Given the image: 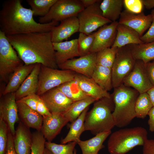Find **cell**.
<instances>
[{
  "mask_svg": "<svg viewBox=\"0 0 154 154\" xmlns=\"http://www.w3.org/2000/svg\"><path fill=\"white\" fill-rule=\"evenodd\" d=\"M123 84L132 88L139 94L147 92L153 86L148 75L145 64L140 60H136L133 68L124 78Z\"/></svg>",
  "mask_w": 154,
  "mask_h": 154,
  "instance_id": "8fae6325",
  "label": "cell"
},
{
  "mask_svg": "<svg viewBox=\"0 0 154 154\" xmlns=\"http://www.w3.org/2000/svg\"><path fill=\"white\" fill-rule=\"evenodd\" d=\"M35 65L24 64L18 68L11 77L3 91V95L15 92L31 73Z\"/></svg>",
  "mask_w": 154,
  "mask_h": 154,
  "instance_id": "d4e9b609",
  "label": "cell"
},
{
  "mask_svg": "<svg viewBox=\"0 0 154 154\" xmlns=\"http://www.w3.org/2000/svg\"><path fill=\"white\" fill-rule=\"evenodd\" d=\"M40 96L51 113L63 114L74 102L57 87L47 91Z\"/></svg>",
  "mask_w": 154,
  "mask_h": 154,
  "instance_id": "5bb4252c",
  "label": "cell"
},
{
  "mask_svg": "<svg viewBox=\"0 0 154 154\" xmlns=\"http://www.w3.org/2000/svg\"><path fill=\"white\" fill-rule=\"evenodd\" d=\"M97 53H91L77 58L72 59L59 64L61 70H68L91 78L96 66Z\"/></svg>",
  "mask_w": 154,
  "mask_h": 154,
  "instance_id": "7c38bea8",
  "label": "cell"
},
{
  "mask_svg": "<svg viewBox=\"0 0 154 154\" xmlns=\"http://www.w3.org/2000/svg\"><path fill=\"white\" fill-rule=\"evenodd\" d=\"M74 79L83 92L96 101L103 98L111 97L108 91L102 88L91 78L76 73Z\"/></svg>",
  "mask_w": 154,
  "mask_h": 154,
  "instance_id": "44dd1931",
  "label": "cell"
},
{
  "mask_svg": "<svg viewBox=\"0 0 154 154\" xmlns=\"http://www.w3.org/2000/svg\"><path fill=\"white\" fill-rule=\"evenodd\" d=\"M102 0L85 8L77 17L79 24V32L89 35L98 29L112 22L103 16L100 7Z\"/></svg>",
  "mask_w": 154,
  "mask_h": 154,
  "instance_id": "30bf717a",
  "label": "cell"
},
{
  "mask_svg": "<svg viewBox=\"0 0 154 154\" xmlns=\"http://www.w3.org/2000/svg\"><path fill=\"white\" fill-rule=\"evenodd\" d=\"M8 40L0 31V80L8 83L13 73L24 64Z\"/></svg>",
  "mask_w": 154,
  "mask_h": 154,
  "instance_id": "8992f818",
  "label": "cell"
},
{
  "mask_svg": "<svg viewBox=\"0 0 154 154\" xmlns=\"http://www.w3.org/2000/svg\"><path fill=\"white\" fill-rule=\"evenodd\" d=\"M79 24L77 16L72 17L61 21L60 23L53 28L51 32L53 42L67 40L72 35L79 32Z\"/></svg>",
  "mask_w": 154,
  "mask_h": 154,
  "instance_id": "ac0fdd59",
  "label": "cell"
},
{
  "mask_svg": "<svg viewBox=\"0 0 154 154\" xmlns=\"http://www.w3.org/2000/svg\"><path fill=\"white\" fill-rule=\"evenodd\" d=\"M116 39L112 47L120 48L129 44L144 43L138 33L128 26L118 23Z\"/></svg>",
  "mask_w": 154,
  "mask_h": 154,
  "instance_id": "7402d4cb",
  "label": "cell"
},
{
  "mask_svg": "<svg viewBox=\"0 0 154 154\" xmlns=\"http://www.w3.org/2000/svg\"><path fill=\"white\" fill-rule=\"evenodd\" d=\"M118 24L117 21L112 22L100 27L96 32L94 41L90 53H97L112 46L116 37Z\"/></svg>",
  "mask_w": 154,
  "mask_h": 154,
  "instance_id": "9a60e30c",
  "label": "cell"
},
{
  "mask_svg": "<svg viewBox=\"0 0 154 154\" xmlns=\"http://www.w3.org/2000/svg\"><path fill=\"white\" fill-rule=\"evenodd\" d=\"M9 129L7 124L0 118V154H5Z\"/></svg>",
  "mask_w": 154,
  "mask_h": 154,
  "instance_id": "f35d334b",
  "label": "cell"
},
{
  "mask_svg": "<svg viewBox=\"0 0 154 154\" xmlns=\"http://www.w3.org/2000/svg\"><path fill=\"white\" fill-rule=\"evenodd\" d=\"M143 146L142 154H154V139H147Z\"/></svg>",
  "mask_w": 154,
  "mask_h": 154,
  "instance_id": "ee69618b",
  "label": "cell"
},
{
  "mask_svg": "<svg viewBox=\"0 0 154 154\" xmlns=\"http://www.w3.org/2000/svg\"><path fill=\"white\" fill-rule=\"evenodd\" d=\"M13 136L14 147L17 154H30L32 134L29 128L20 121Z\"/></svg>",
  "mask_w": 154,
  "mask_h": 154,
  "instance_id": "ffe728a7",
  "label": "cell"
},
{
  "mask_svg": "<svg viewBox=\"0 0 154 154\" xmlns=\"http://www.w3.org/2000/svg\"><path fill=\"white\" fill-rule=\"evenodd\" d=\"M43 154H53L52 152L45 147Z\"/></svg>",
  "mask_w": 154,
  "mask_h": 154,
  "instance_id": "816d5d0a",
  "label": "cell"
},
{
  "mask_svg": "<svg viewBox=\"0 0 154 154\" xmlns=\"http://www.w3.org/2000/svg\"><path fill=\"white\" fill-rule=\"evenodd\" d=\"M123 5L124 0H103L100 7L104 17L112 22L119 19Z\"/></svg>",
  "mask_w": 154,
  "mask_h": 154,
  "instance_id": "4316f807",
  "label": "cell"
},
{
  "mask_svg": "<svg viewBox=\"0 0 154 154\" xmlns=\"http://www.w3.org/2000/svg\"><path fill=\"white\" fill-rule=\"evenodd\" d=\"M88 109L89 107L83 112L74 121L71 123L68 133L61 141L62 144H66L72 141L76 142L77 143L81 140L80 135L85 131L84 121Z\"/></svg>",
  "mask_w": 154,
  "mask_h": 154,
  "instance_id": "83f0119b",
  "label": "cell"
},
{
  "mask_svg": "<svg viewBox=\"0 0 154 154\" xmlns=\"http://www.w3.org/2000/svg\"><path fill=\"white\" fill-rule=\"evenodd\" d=\"M41 64H35L33 70L15 92L16 101L29 94L36 93L38 88V76Z\"/></svg>",
  "mask_w": 154,
  "mask_h": 154,
  "instance_id": "cb8c5ba5",
  "label": "cell"
},
{
  "mask_svg": "<svg viewBox=\"0 0 154 154\" xmlns=\"http://www.w3.org/2000/svg\"><path fill=\"white\" fill-rule=\"evenodd\" d=\"M114 89L111 97L114 104L112 115L115 126L123 127L136 117L135 104L139 94L134 89L123 84Z\"/></svg>",
  "mask_w": 154,
  "mask_h": 154,
  "instance_id": "3957f363",
  "label": "cell"
},
{
  "mask_svg": "<svg viewBox=\"0 0 154 154\" xmlns=\"http://www.w3.org/2000/svg\"><path fill=\"white\" fill-rule=\"evenodd\" d=\"M145 67L149 80L154 86V60L145 64Z\"/></svg>",
  "mask_w": 154,
  "mask_h": 154,
  "instance_id": "bcb514c9",
  "label": "cell"
},
{
  "mask_svg": "<svg viewBox=\"0 0 154 154\" xmlns=\"http://www.w3.org/2000/svg\"><path fill=\"white\" fill-rule=\"evenodd\" d=\"M77 144L74 141L67 144H58L51 142L46 141L45 147L53 154H74V148Z\"/></svg>",
  "mask_w": 154,
  "mask_h": 154,
  "instance_id": "8d00e7d4",
  "label": "cell"
},
{
  "mask_svg": "<svg viewBox=\"0 0 154 154\" xmlns=\"http://www.w3.org/2000/svg\"><path fill=\"white\" fill-rule=\"evenodd\" d=\"M111 133V131L101 132L89 139L80 140L77 144L80 146L82 154H98V152L104 147V142Z\"/></svg>",
  "mask_w": 154,
  "mask_h": 154,
  "instance_id": "484cf974",
  "label": "cell"
},
{
  "mask_svg": "<svg viewBox=\"0 0 154 154\" xmlns=\"http://www.w3.org/2000/svg\"><path fill=\"white\" fill-rule=\"evenodd\" d=\"M136 61L128 45L118 48L112 68L113 88L123 84L124 78L133 68Z\"/></svg>",
  "mask_w": 154,
  "mask_h": 154,
  "instance_id": "ba28073f",
  "label": "cell"
},
{
  "mask_svg": "<svg viewBox=\"0 0 154 154\" xmlns=\"http://www.w3.org/2000/svg\"><path fill=\"white\" fill-rule=\"evenodd\" d=\"M116 154L110 153V154Z\"/></svg>",
  "mask_w": 154,
  "mask_h": 154,
  "instance_id": "db71d44e",
  "label": "cell"
},
{
  "mask_svg": "<svg viewBox=\"0 0 154 154\" xmlns=\"http://www.w3.org/2000/svg\"><path fill=\"white\" fill-rule=\"evenodd\" d=\"M118 48L111 47L97 53L96 65L112 68L114 62Z\"/></svg>",
  "mask_w": 154,
  "mask_h": 154,
  "instance_id": "e575fe53",
  "label": "cell"
},
{
  "mask_svg": "<svg viewBox=\"0 0 154 154\" xmlns=\"http://www.w3.org/2000/svg\"><path fill=\"white\" fill-rule=\"evenodd\" d=\"M0 102V118L7 123L9 130L13 136L15 125L19 119L15 92L4 95Z\"/></svg>",
  "mask_w": 154,
  "mask_h": 154,
  "instance_id": "4fadbf2b",
  "label": "cell"
},
{
  "mask_svg": "<svg viewBox=\"0 0 154 154\" xmlns=\"http://www.w3.org/2000/svg\"><path fill=\"white\" fill-rule=\"evenodd\" d=\"M126 9L135 14L142 12L143 6L142 0H124Z\"/></svg>",
  "mask_w": 154,
  "mask_h": 154,
  "instance_id": "ab89813d",
  "label": "cell"
},
{
  "mask_svg": "<svg viewBox=\"0 0 154 154\" xmlns=\"http://www.w3.org/2000/svg\"><path fill=\"white\" fill-rule=\"evenodd\" d=\"M76 73L41 65L36 94L40 96L47 91L74 79Z\"/></svg>",
  "mask_w": 154,
  "mask_h": 154,
  "instance_id": "52a82bcc",
  "label": "cell"
},
{
  "mask_svg": "<svg viewBox=\"0 0 154 154\" xmlns=\"http://www.w3.org/2000/svg\"><path fill=\"white\" fill-rule=\"evenodd\" d=\"M152 21L147 31L140 37L141 40L144 43L150 42L154 41V9L151 12Z\"/></svg>",
  "mask_w": 154,
  "mask_h": 154,
  "instance_id": "b9f144b4",
  "label": "cell"
},
{
  "mask_svg": "<svg viewBox=\"0 0 154 154\" xmlns=\"http://www.w3.org/2000/svg\"><path fill=\"white\" fill-rule=\"evenodd\" d=\"M96 32L89 35L80 33L78 38V47L80 57L90 53L93 45Z\"/></svg>",
  "mask_w": 154,
  "mask_h": 154,
  "instance_id": "d590c367",
  "label": "cell"
},
{
  "mask_svg": "<svg viewBox=\"0 0 154 154\" xmlns=\"http://www.w3.org/2000/svg\"><path fill=\"white\" fill-rule=\"evenodd\" d=\"M135 60H140L145 64L154 60V41L139 44L128 45Z\"/></svg>",
  "mask_w": 154,
  "mask_h": 154,
  "instance_id": "f1b7e54d",
  "label": "cell"
},
{
  "mask_svg": "<svg viewBox=\"0 0 154 154\" xmlns=\"http://www.w3.org/2000/svg\"><path fill=\"white\" fill-rule=\"evenodd\" d=\"M147 132L141 127L121 129L110 135L108 142L110 153L125 154L136 146H143Z\"/></svg>",
  "mask_w": 154,
  "mask_h": 154,
  "instance_id": "5b68a950",
  "label": "cell"
},
{
  "mask_svg": "<svg viewBox=\"0 0 154 154\" xmlns=\"http://www.w3.org/2000/svg\"><path fill=\"white\" fill-rule=\"evenodd\" d=\"M147 93L149 97L153 106H154V86L150 88Z\"/></svg>",
  "mask_w": 154,
  "mask_h": 154,
  "instance_id": "f907efd6",
  "label": "cell"
},
{
  "mask_svg": "<svg viewBox=\"0 0 154 154\" xmlns=\"http://www.w3.org/2000/svg\"><path fill=\"white\" fill-rule=\"evenodd\" d=\"M96 100L89 97L86 98L73 102L69 108L62 114L71 123L74 121L83 112Z\"/></svg>",
  "mask_w": 154,
  "mask_h": 154,
  "instance_id": "4dcf8cb0",
  "label": "cell"
},
{
  "mask_svg": "<svg viewBox=\"0 0 154 154\" xmlns=\"http://www.w3.org/2000/svg\"><path fill=\"white\" fill-rule=\"evenodd\" d=\"M85 8L80 0H57L48 13L40 17V23H46L52 21H61L67 18L77 16Z\"/></svg>",
  "mask_w": 154,
  "mask_h": 154,
  "instance_id": "9c48e42d",
  "label": "cell"
},
{
  "mask_svg": "<svg viewBox=\"0 0 154 154\" xmlns=\"http://www.w3.org/2000/svg\"><path fill=\"white\" fill-rule=\"evenodd\" d=\"M7 38L25 64L40 63L54 69L58 67L51 32H33L11 35Z\"/></svg>",
  "mask_w": 154,
  "mask_h": 154,
  "instance_id": "6da1fadb",
  "label": "cell"
},
{
  "mask_svg": "<svg viewBox=\"0 0 154 154\" xmlns=\"http://www.w3.org/2000/svg\"><path fill=\"white\" fill-rule=\"evenodd\" d=\"M39 97L40 96L36 93H34L29 94L16 101L23 103L32 109L36 111Z\"/></svg>",
  "mask_w": 154,
  "mask_h": 154,
  "instance_id": "60d3db41",
  "label": "cell"
},
{
  "mask_svg": "<svg viewBox=\"0 0 154 154\" xmlns=\"http://www.w3.org/2000/svg\"><path fill=\"white\" fill-rule=\"evenodd\" d=\"M148 115L149 117L148 121L149 130L151 132H154V106H153L150 110Z\"/></svg>",
  "mask_w": 154,
  "mask_h": 154,
  "instance_id": "7dc6e473",
  "label": "cell"
},
{
  "mask_svg": "<svg viewBox=\"0 0 154 154\" xmlns=\"http://www.w3.org/2000/svg\"><path fill=\"white\" fill-rule=\"evenodd\" d=\"M153 106L147 92L139 94L135 104L136 117L142 119L145 118Z\"/></svg>",
  "mask_w": 154,
  "mask_h": 154,
  "instance_id": "d6a6232c",
  "label": "cell"
},
{
  "mask_svg": "<svg viewBox=\"0 0 154 154\" xmlns=\"http://www.w3.org/2000/svg\"><path fill=\"white\" fill-rule=\"evenodd\" d=\"M20 0H8L3 3L0 11V30L6 35L33 32H50L58 22L42 24L33 18L31 9L24 7Z\"/></svg>",
  "mask_w": 154,
  "mask_h": 154,
  "instance_id": "7a4b0ae2",
  "label": "cell"
},
{
  "mask_svg": "<svg viewBox=\"0 0 154 154\" xmlns=\"http://www.w3.org/2000/svg\"><path fill=\"white\" fill-rule=\"evenodd\" d=\"M45 142L46 139L40 131L33 132L32 134L31 154H43Z\"/></svg>",
  "mask_w": 154,
  "mask_h": 154,
  "instance_id": "74e56055",
  "label": "cell"
},
{
  "mask_svg": "<svg viewBox=\"0 0 154 154\" xmlns=\"http://www.w3.org/2000/svg\"><path fill=\"white\" fill-rule=\"evenodd\" d=\"M91 78L102 88L108 92L113 88L111 68L96 65Z\"/></svg>",
  "mask_w": 154,
  "mask_h": 154,
  "instance_id": "f546056e",
  "label": "cell"
},
{
  "mask_svg": "<svg viewBox=\"0 0 154 154\" xmlns=\"http://www.w3.org/2000/svg\"><path fill=\"white\" fill-rule=\"evenodd\" d=\"M114 109V104L112 97L96 101L92 108L86 114L84 123L85 131H90L95 135L111 131L115 126L112 115Z\"/></svg>",
  "mask_w": 154,
  "mask_h": 154,
  "instance_id": "277c9868",
  "label": "cell"
},
{
  "mask_svg": "<svg viewBox=\"0 0 154 154\" xmlns=\"http://www.w3.org/2000/svg\"><path fill=\"white\" fill-rule=\"evenodd\" d=\"M55 51V59L58 65L76 56H80L78 39L59 42H53Z\"/></svg>",
  "mask_w": 154,
  "mask_h": 154,
  "instance_id": "d6986e66",
  "label": "cell"
},
{
  "mask_svg": "<svg viewBox=\"0 0 154 154\" xmlns=\"http://www.w3.org/2000/svg\"><path fill=\"white\" fill-rule=\"evenodd\" d=\"M152 20L151 14L146 15L143 12L135 14L125 9L122 11L118 22L132 28L141 37L149 27Z\"/></svg>",
  "mask_w": 154,
  "mask_h": 154,
  "instance_id": "2e32d148",
  "label": "cell"
},
{
  "mask_svg": "<svg viewBox=\"0 0 154 154\" xmlns=\"http://www.w3.org/2000/svg\"><path fill=\"white\" fill-rule=\"evenodd\" d=\"M57 87L73 102L90 97L83 91L74 79L63 83Z\"/></svg>",
  "mask_w": 154,
  "mask_h": 154,
  "instance_id": "1f68e13d",
  "label": "cell"
},
{
  "mask_svg": "<svg viewBox=\"0 0 154 154\" xmlns=\"http://www.w3.org/2000/svg\"><path fill=\"white\" fill-rule=\"evenodd\" d=\"M85 8L90 7L98 2V0H80Z\"/></svg>",
  "mask_w": 154,
  "mask_h": 154,
  "instance_id": "681fc988",
  "label": "cell"
},
{
  "mask_svg": "<svg viewBox=\"0 0 154 154\" xmlns=\"http://www.w3.org/2000/svg\"><path fill=\"white\" fill-rule=\"evenodd\" d=\"M5 154H17L14 147L13 136L9 130Z\"/></svg>",
  "mask_w": 154,
  "mask_h": 154,
  "instance_id": "f6af8a7d",
  "label": "cell"
},
{
  "mask_svg": "<svg viewBox=\"0 0 154 154\" xmlns=\"http://www.w3.org/2000/svg\"><path fill=\"white\" fill-rule=\"evenodd\" d=\"M18 114L22 122L29 128L41 131L43 118L36 111L25 104L16 101Z\"/></svg>",
  "mask_w": 154,
  "mask_h": 154,
  "instance_id": "603a6c76",
  "label": "cell"
},
{
  "mask_svg": "<svg viewBox=\"0 0 154 154\" xmlns=\"http://www.w3.org/2000/svg\"><path fill=\"white\" fill-rule=\"evenodd\" d=\"M74 154H76V151L75 149H74Z\"/></svg>",
  "mask_w": 154,
  "mask_h": 154,
  "instance_id": "f5cc1de1",
  "label": "cell"
},
{
  "mask_svg": "<svg viewBox=\"0 0 154 154\" xmlns=\"http://www.w3.org/2000/svg\"><path fill=\"white\" fill-rule=\"evenodd\" d=\"M68 122L62 114L51 113L43 118L40 131L45 139L51 142Z\"/></svg>",
  "mask_w": 154,
  "mask_h": 154,
  "instance_id": "e0dca14e",
  "label": "cell"
},
{
  "mask_svg": "<svg viewBox=\"0 0 154 154\" xmlns=\"http://www.w3.org/2000/svg\"><path fill=\"white\" fill-rule=\"evenodd\" d=\"M57 0H27L33 12L34 15L41 17L46 15Z\"/></svg>",
  "mask_w": 154,
  "mask_h": 154,
  "instance_id": "836d02e7",
  "label": "cell"
},
{
  "mask_svg": "<svg viewBox=\"0 0 154 154\" xmlns=\"http://www.w3.org/2000/svg\"><path fill=\"white\" fill-rule=\"evenodd\" d=\"M143 5L148 9L154 7V0H142Z\"/></svg>",
  "mask_w": 154,
  "mask_h": 154,
  "instance_id": "c3c4849f",
  "label": "cell"
},
{
  "mask_svg": "<svg viewBox=\"0 0 154 154\" xmlns=\"http://www.w3.org/2000/svg\"><path fill=\"white\" fill-rule=\"evenodd\" d=\"M36 111L42 116L43 118L50 115L51 114L40 96L38 101Z\"/></svg>",
  "mask_w": 154,
  "mask_h": 154,
  "instance_id": "7bdbcfd3",
  "label": "cell"
}]
</instances>
